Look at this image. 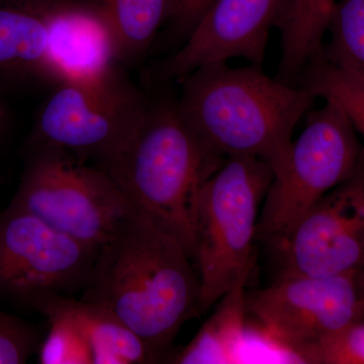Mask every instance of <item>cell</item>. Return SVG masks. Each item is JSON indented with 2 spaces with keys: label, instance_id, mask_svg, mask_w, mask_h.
Here are the masks:
<instances>
[{
  "label": "cell",
  "instance_id": "5",
  "mask_svg": "<svg viewBox=\"0 0 364 364\" xmlns=\"http://www.w3.org/2000/svg\"><path fill=\"white\" fill-rule=\"evenodd\" d=\"M11 203L57 231L100 249L135 214L114 182L95 165L65 151H28Z\"/></svg>",
  "mask_w": 364,
  "mask_h": 364
},
{
  "label": "cell",
  "instance_id": "7",
  "mask_svg": "<svg viewBox=\"0 0 364 364\" xmlns=\"http://www.w3.org/2000/svg\"><path fill=\"white\" fill-rule=\"evenodd\" d=\"M98 250L9 203L0 212V298L33 309L45 296L82 294Z\"/></svg>",
  "mask_w": 364,
  "mask_h": 364
},
{
  "label": "cell",
  "instance_id": "19",
  "mask_svg": "<svg viewBox=\"0 0 364 364\" xmlns=\"http://www.w3.org/2000/svg\"><path fill=\"white\" fill-rule=\"evenodd\" d=\"M322 54L334 65L364 78V0H337Z\"/></svg>",
  "mask_w": 364,
  "mask_h": 364
},
{
  "label": "cell",
  "instance_id": "8",
  "mask_svg": "<svg viewBox=\"0 0 364 364\" xmlns=\"http://www.w3.org/2000/svg\"><path fill=\"white\" fill-rule=\"evenodd\" d=\"M246 309L268 338L296 358L311 345L364 318L356 272L277 277L269 286L246 293Z\"/></svg>",
  "mask_w": 364,
  "mask_h": 364
},
{
  "label": "cell",
  "instance_id": "10",
  "mask_svg": "<svg viewBox=\"0 0 364 364\" xmlns=\"http://www.w3.org/2000/svg\"><path fill=\"white\" fill-rule=\"evenodd\" d=\"M269 246L277 255V277L358 272L364 263V148L351 176Z\"/></svg>",
  "mask_w": 364,
  "mask_h": 364
},
{
  "label": "cell",
  "instance_id": "24",
  "mask_svg": "<svg viewBox=\"0 0 364 364\" xmlns=\"http://www.w3.org/2000/svg\"><path fill=\"white\" fill-rule=\"evenodd\" d=\"M9 123V112L6 102L0 92V140L4 138Z\"/></svg>",
  "mask_w": 364,
  "mask_h": 364
},
{
  "label": "cell",
  "instance_id": "17",
  "mask_svg": "<svg viewBox=\"0 0 364 364\" xmlns=\"http://www.w3.org/2000/svg\"><path fill=\"white\" fill-rule=\"evenodd\" d=\"M122 66L140 61L171 14L172 0H100Z\"/></svg>",
  "mask_w": 364,
  "mask_h": 364
},
{
  "label": "cell",
  "instance_id": "14",
  "mask_svg": "<svg viewBox=\"0 0 364 364\" xmlns=\"http://www.w3.org/2000/svg\"><path fill=\"white\" fill-rule=\"evenodd\" d=\"M43 315H57L77 328L90 348L92 363L144 364L159 363L142 340L107 309L72 296L53 294L33 306Z\"/></svg>",
  "mask_w": 364,
  "mask_h": 364
},
{
  "label": "cell",
  "instance_id": "6",
  "mask_svg": "<svg viewBox=\"0 0 364 364\" xmlns=\"http://www.w3.org/2000/svg\"><path fill=\"white\" fill-rule=\"evenodd\" d=\"M308 116L261 207L256 239L268 245L284 237L314 203L348 178L363 151L358 132L334 102L325 100L321 109Z\"/></svg>",
  "mask_w": 364,
  "mask_h": 364
},
{
  "label": "cell",
  "instance_id": "12",
  "mask_svg": "<svg viewBox=\"0 0 364 364\" xmlns=\"http://www.w3.org/2000/svg\"><path fill=\"white\" fill-rule=\"evenodd\" d=\"M48 85H126L111 28L97 2H48Z\"/></svg>",
  "mask_w": 364,
  "mask_h": 364
},
{
  "label": "cell",
  "instance_id": "20",
  "mask_svg": "<svg viewBox=\"0 0 364 364\" xmlns=\"http://www.w3.org/2000/svg\"><path fill=\"white\" fill-rule=\"evenodd\" d=\"M298 358L306 363L364 364V318L311 345Z\"/></svg>",
  "mask_w": 364,
  "mask_h": 364
},
{
  "label": "cell",
  "instance_id": "23",
  "mask_svg": "<svg viewBox=\"0 0 364 364\" xmlns=\"http://www.w3.org/2000/svg\"><path fill=\"white\" fill-rule=\"evenodd\" d=\"M215 0H172V35L186 41Z\"/></svg>",
  "mask_w": 364,
  "mask_h": 364
},
{
  "label": "cell",
  "instance_id": "9",
  "mask_svg": "<svg viewBox=\"0 0 364 364\" xmlns=\"http://www.w3.org/2000/svg\"><path fill=\"white\" fill-rule=\"evenodd\" d=\"M147 102L129 83L114 88L55 86L36 117L28 149L65 151L97 164L119 149Z\"/></svg>",
  "mask_w": 364,
  "mask_h": 364
},
{
  "label": "cell",
  "instance_id": "1",
  "mask_svg": "<svg viewBox=\"0 0 364 364\" xmlns=\"http://www.w3.org/2000/svg\"><path fill=\"white\" fill-rule=\"evenodd\" d=\"M200 296V277L181 242L134 214L98 250L80 299L116 316L162 363L198 314Z\"/></svg>",
  "mask_w": 364,
  "mask_h": 364
},
{
  "label": "cell",
  "instance_id": "4",
  "mask_svg": "<svg viewBox=\"0 0 364 364\" xmlns=\"http://www.w3.org/2000/svg\"><path fill=\"white\" fill-rule=\"evenodd\" d=\"M274 172L251 156L228 157L203 182L196 210L193 263L200 282L198 314L246 286L263 200Z\"/></svg>",
  "mask_w": 364,
  "mask_h": 364
},
{
  "label": "cell",
  "instance_id": "15",
  "mask_svg": "<svg viewBox=\"0 0 364 364\" xmlns=\"http://www.w3.org/2000/svg\"><path fill=\"white\" fill-rule=\"evenodd\" d=\"M337 0H289L277 28L282 58L277 79L296 85L304 69L323 49Z\"/></svg>",
  "mask_w": 364,
  "mask_h": 364
},
{
  "label": "cell",
  "instance_id": "22",
  "mask_svg": "<svg viewBox=\"0 0 364 364\" xmlns=\"http://www.w3.org/2000/svg\"><path fill=\"white\" fill-rule=\"evenodd\" d=\"M41 342L33 325L0 311V364L26 363Z\"/></svg>",
  "mask_w": 364,
  "mask_h": 364
},
{
  "label": "cell",
  "instance_id": "3",
  "mask_svg": "<svg viewBox=\"0 0 364 364\" xmlns=\"http://www.w3.org/2000/svg\"><path fill=\"white\" fill-rule=\"evenodd\" d=\"M178 82L181 116L208 148L224 158H259L274 174L286 164L296 124L317 98L253 64H208Z\"/></svg>",
  "mask_w": 364,
  "mask_h": 364
},
{
  "label": "cell",
  "instance_id": "2",
  "mask_svg": "<svg viewBox=\"0 0 364 364\" xmlns=\"http://www.w3.org/2000/svg\"><path fill=\"white\" fill-rule=\"evenodd\" d=\"M225 159L189 128L177 100L164 97L148 100L119 149L95 165L135 214L181 242L193 261L200 188Z\"/></svg>",
  "mask_w": 364,
  "mask_h": 364
},
{
  "label": "cell",
  "instance_id": "11",
  "mask_svg": "<svg viewBox=\"0 0 364 364\" xmlns=\"http://www.w3.org/2000/svg\"><path fill=\"white\" fill-rule=\"evenodd\" d=\"M289 0H215L178 51L158 67L162 81L181 80L208 64L233 58L263 63L268 37Z\"/></svg>",
  "mask_w": 364,
  "mask_h": 364
},
{
  "label": "cell",
  "instance_id": "25",
  "mask_svg": "<svg viewBox=\"0 0 364 364\" xmlns=\"http://www.w3.org/2000/svg\"><path fill=\"white\" fill-rule=\"evenodd\" d=\"M356 280H358L359 293H360L364 304V263L356 272Z\"/></svg>",
  "mask_w": 364,
  "mask_h": 364
},
{
  "label": "cell",
  "instance_id": "16",
  "mask_svg": "<svg viewBox=\"0 0 364 364\" xmlns=\"http://www.w3.org/2000/svg\"><path fill=\"white\" fill-rule=\"evenodd\" d=\"M214 312L203 323L188 346L172 355L170 363L179 364L238 363L245 336V286L225 294Z\"/></svg>",
  "mask_w": 364,
  "mask_h": 364
},
{
  "label": "cell",
  "instance_id": "18",
  "mask_svg": "<svg viewBox=\"0 0 364 364\" xmlns=\"http://www.w3.org/2000/svg\"><path fill=\"white\" fill-rule=\"evenodd\" d=\"M298 83L316 97L338 105L364 140V78L334 65L321 50L304 69Z\"/></svg>",
  "mask_w": 364,
  "mask_h": 364
},
{
  "label": "cell",
  "instance_id": "21",
  "mask_svg": "<svg viewBox=\"0 0 364 364\" xmlns=\"http://www.w3.org/2000/svg\"><path fill=\"white\" fill-rule=\"evenodd\" d=\"M50 330L38 353L43 364L92 363L90 348L77 328L61 316H46Z\"/></svg>",
  "mask_w": 364,
  "mask_h": 364
},
{
  "label": "cell",
  "instance_id": "13",
  "mask_svg": "<svg viewBox=\"0 0 364 364\" xmlns=\"http://www.w3.org/2000/svg\"><path fill=\"white\" fill-rule=\"evenodd\" d=\"M48 2L0 0V92L48 83Z\"/></svg>",
  "mask_w": 364,
  "mask_h": 364
}]
</instances>
